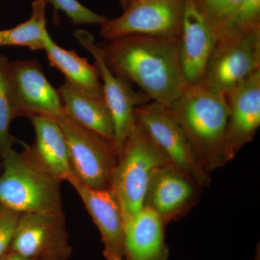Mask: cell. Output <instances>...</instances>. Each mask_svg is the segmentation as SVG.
Here are the masks:
<instances>
[{"label": "cell", "mask_w": 260, "mask_h": 260, "mask_svg": "<svg viewBox=\"0 0 260 260\" xmlns=\"http://www.w3.org/2000/svg\"><path fill=\"white\" fill-rule=\"evenodd\" d=\"M179 39L128 36L99 44L109 70L138 85L150 100L170 107L187 88Z\"/></svg>", "instance_id": "1"}, {"label": "cell", "mask_w": 260, "mask_h": 260, "mask_svg": "<svg viewBox=\"0 0 260 260\" xmlns=\"http://www.w3.org/2000/svg\"><path fill=\"white\" fill-rule=\"evenodd\" d=\"M169 109L208 175L227 164L225 138L229 107L225 95L202 85H188Z\"/></svg>", "instance_id": "2"}, {"label": "cell", "mask_w": 260, "mask_h": 260, "mask_svg": "<svg viewBox=\"0 0 260 260\" xmlns=\"http://www.w3.org/2000/svg\"><path fill=\"white\" fill-rule=\"evenodd\" d=\"M0 205L20 213L62 215V181L44 171L26 147L10 150L1 160Z\"/></svg>", "instance_id": "3"}, {"label": "cell", "mask_w": 260, "mask_h": 260, "mask_svg": "<svg viewBox=\"0 0 260 260\" xmlns=\"http://www.w3.org/2000/svg\"><path fill=\"white\" fill-rule=\"evenodd\" d=\"M167 162L156 145L134 119L111 179L110 187L120 203L124 224L144 207L152 174Z\"/></svg>", "instance_id": "4"}, {"label": "cell", "mask_w": 260, "mask_h": 260, "mask_svg": "<svg viewBox=\"0 0 260 260\" xmlns=\"http://www.w3.org/2000/svg\"><path fill=\"white\" fill-rule=\"evenodd\" d=\"M54 119L68 144L73 176L92 189L110 188L118 160L114 142L80 126L65 112Z\"/></svg>", "instance_id": "5"}, {"label": "cell", "mask_w": 260, "mask_h": 260, "mask_svg": "<svg viewBox=\"0 0 260 260\" xmlns=\"http://www.w3.org/2000/svg\"><path fill=\"white\" fill-rule=\"evenodd\" d=\"M134 118L169 164L185 173L203 188L210 186V176L202 167L184 130L169 107L148 102L135 108Z\"/></svg>", "instance_id": "6"}, {"label": "cell", "mask_w": 260, "mask_h": 260, "mask_svg": "<svg viewBox=\"0 0 260 260\" xmlns=\"http://www.w3.org/2000/svg\"><path fill=\"white\" fill-rule=\"evenodd\" d=\"M260 70V28L242 35L216 36L201 85L225 95Z\"/></svg>", "instance_id": "7"}, {"label": "cell", "mask_w": 260, "mask_h": 260, "mask_svg": "<svg viewBox=\"0 0 260 260\" xmlns=\"http://www.w3.org/2000/svg\"><path fill=\"white\" fill-rule=\"evenodd\" d=\"M185 0H133L119 17L106 19L99 35L105 41L128 36L179 39Z\"/></svg>", "instance_id": "8"}, {"label": "cell", "mask_w": 260, "mask_h": 260, "mask_svg": "<svg viewBox=\"0 0 260 260\" xmlns=\"http://www.w3.org/2000/svg\"><path fill=\"white\" fill-rule=\"evenodd\" d=\"M7 81L15 119L35 115L54 118L64 112L58 90L49 83L39 61H9Z\"/></svg>", "instance_id": "9"}, {"label": "cell", "mask_w": 260, "mask_h": 260, "mask_svg": "<svg viewBox=\"0 0 260 260\" xmlns=\"http://www.w3.org/2000/svg\"><path fill=\"white\" fill-rule=\"evenodd\" d=\"M74 35L80 45L93 56L95 64L102 80L104 100L112 116L114 128V144L118 157L130 128L134 122L135 108L150 102L146 94L136 92L127 80L114 75L108 68L103 56L102 49L95 44L90 32L75 30Z\"/></svg>", "instance_id": "10"}, {"label": "cell", "mask_w": 260, "mask_h": 260, "mask_svg": "<svg viewBox=\"0 0 260 260\" xmlns=\"http://www.w3.org/2000/svg\"><path fill=\"white\" fill-rule=\"evenodd\" d=\"M9 251L32 260H68L73 249L64 214L22 213Z\"/></svg>", "instance_id": "11"}, {"label": "cell", "mask_w": 260, "mask_h": 260, "mask_svg": "<svg viewBox=\"0 0 260 260\" xmlns=\"http://www.w3.org/2000/svg\"><path fill=\"white\" fill-rule=\"evenodd\" d=\"M203 189L192 178L167 162L152 174L144 206L155 212L167 225L194 208Z\"/></svg>", "instance_id": "12"}, {"label": "cell", "mask_w": 260, "mask_h": 260, "mask_svg": "<svg viewBox=\"0 0 260 260\" xmlns=\"http://www.w3.org/2000/svg\"><path fill=\"white\" fill-rule=\"evenodd\" d=\"M229 115L225 138L226 162L254 139L260 126V70L225 95Z\"/></svg>", "instance_id": "13"}, {"label": "cell", "mask_w": 260, "mask_h": 260, "mask_svg": "<svg viewBox=\"0 0 260 260\" xmlns=\"http://www.w3.org/2000/svg\"><path fill=\"white\" fill-rule=\"evenodd\" d=\"M83 202L99 233L107 260H123L125 224L119 199L112 188L94 189L74 176L68 179Z\"/></svg>", "instance_id": "14"}, {"label": "cell", "mask_w": 260, "mask_h": 260, "mask_svg": "<svg viewBox=\"0 0 260 260\" xmlns=\"http://www.w3.org/2000/svg\"><path fill=\"white\" fill-rule=\"evenodd\" d=\"M216 42L215 30L197 9L192 0H185L179 37V61L189 85H201Z\"/></svg>", "instance_id": "15"}, {"label": "cell", "mask_w": 260, "mask_h": 260, "mask_svg": "<svg viewBox=\"0 0 260 260\" xmlns=\"http://www.w3.org/2000/svg\"><path fill=\"white\" fill-rule=\"evenodd\" d=\"M35 132V142L26 146L41 167L61 181L73 176L69 150L62 130L54 117L35 115L28 118Z\"/></svg>", "instance_id": "16"}, {"label": "cell", "mask_w": 260, "mask_h": 260, "mask_svg": "<svg viewBox=\"0 0 260 260\" xmlns=\"http://www.w3.org/2000/svg\"><path fill=\"white\" fill-rule=\"evenodd\" d=\"M165 227L155 212L143 207L125 224L123 260H167Z\"/></svg>", "instance_id": "17"}, {"label": "cell", "mask_w": 260, "mask_h": 260, "mask_svg": "<svg viewBox=\"0 0 260 260\" xmlns=\"http://www.w3.org/2000/svg\"><path fill=\"white\" fill-rule=\"evenodd\" d=\"M58 92L65 113L73 121L114 142V124L104 98L85 93L66 80Z\"/></svg>", "instance_id": "18"}, {"label": "cell", "mask_w": 260, "mask_h": 260, "mask_svg": "<svg viewBox=\"0 0 260 260\" xmlns=\"http://www.w3.org/2000/svg\"><path fill=\"white\" fill-rule=\"evenodd\" d=\"M49 64L61 72L65 80L85 93L104 98L102 83L95 63L81 57L73 50L61 47L48 32L44 40V49Z\"/></svg>", "instance_id": "19"}, {"label": "cell", "mask_w": 260, "mask_h": 260, "mask_svg": "<svg viewBox=\"0 0 260 260\" xmlns=\"http://www.w3.org/2000/svg\"><path fill=\"white\" fill-rule=\"evenodd\" d=\"M47 0H34L30 18L13 28L0 30V47H26L32 51L44 49L48 32L46 8Z\"/></svg>", "instance_id": "20"}, {"label": "cell", "mask_w": 260, "mask_h": 260, "mask_svg": "<svg viewBox=\"0 0 260 260\" xmlns=\"http://www.w3.org/2000/svg\"><path fill=\"white\" fill-rule=\"evenodd\" d=\"M8 62V57L0 54V161L16 141L10 133V124L15 117L7 81Z\"/></svg>", "instance_id": "21"}, {"label": "cell", "mask_w": 260, "mask_h": 260, "mask_svg": "<svg viewBox=\"0 0 260 260\" xmlns=\"http://www.w3.org/2000/svg\"><path fill=\"white\" fill-rule=\"evenodd\" d=\"M260 28V0H242L218 35H242Z\"/></svg>", "instance_id": "22"}, {"label": "cell", "mask_w": 260, "mask_h": 260, "mask_svg": "<svg viewBox=\"0 0 260 260\" xmlns=\"http://www.w3.org/2000/svg\"><path fill=\"white\" fill-rule=\"evenodd\" d=\"M202 16L215 30L227 23L242 0H192Z\"/></svg>", "instance_id": "23"}, {"label": "cell", "mask_w": 260, "mask_h": 260, "mask_svg": "<svg viewBox=\"0 0 260 260\" xmlns=\"http://www.w3.org/2000/svg\"><path fill=\"white\" fill-rule=\"evenodd\" d=\"M54 7V11L62 12L74 25L98 24L101 25L107 19L84 6L78 0H47Z\"/></svg>", "instance_id": "24"}, {"label": "cell", "mask_w": 260, "mask_h": 260, "mask_svg": "<svg viewBox=\"0 0 260 260\" xmlns=\"http://www.w3.org/2000/svg\"><path fill=\"white\" fill-rule=\"evenodd\" d=\"M21 214L0 205V257L10 250Z\"/></svg>", "instance_id": "25"}, {"label": "cell", "mask_w": 260, "mask_h": 260, "mask_svg": "<svg viewBox=\"0 0 260 260\" xmlns=\"http://www.w3.org/2000/svg\"><path fill=\"white\" fill-rule=\"evenodd\" d=\"M0 260H32L25 257L18 253L13 251H8L6 254L0 257Z\"/></svg>", "instance_id": "26"}, {"label": "cell", "mask_w": 260, "mask_h": 260, "mask_svg": "<svg viewBox=\"0 0 260 260\" xmlns=\"http://www.w3.org/2000/svg\"><path fill=\"white\" fill-rule=\"evenodd\" d=\"M132 1H133V0H119V3H120L123 10L125 9L126 7L129 5V3H131Z\"/></svg>", "instance_id": "27"}, {"label": "cell", "mask_w": 260, "mask_h": 260, "mask_svg": "<svg viewBox=\"0 0 260 260\" xmlns=\"http://www.w3.org/2000/svg\"><path fill=\"white\" fill-rule=\"evenodd\" d=\"M254 260H260L259 245H258L257 249H256L255 259H254Z\"/></svg>", "instance_id": "28"}]
</instances>
